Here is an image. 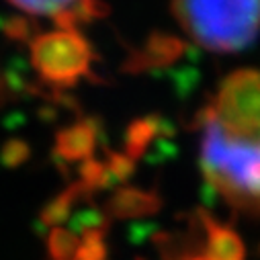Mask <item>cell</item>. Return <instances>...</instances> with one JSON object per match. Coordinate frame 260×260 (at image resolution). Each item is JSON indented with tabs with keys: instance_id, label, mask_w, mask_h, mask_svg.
Segmentation results:
<instances>
[{
	"instance_id": "obj_16",
	"label": "cell",
	"mask_w": 260,
	"mask_h": 260,
	"mask_svg": "<svg viewBox=\"0 0 260 260\" xmlns=\"http://www.w3.org/2000/svg\"><path fill=\"white\" fill-rule=\"evenodd\" d=\"M178 156V148L174 146V142L170 138H158L152 148L148 150L146 154V162L152 164V166H158V164H164V162H170Z\"/></svg>"
},
{
	"instance_id": "obj_5",
	"label": "cell",
	"mask_w": 260,
	"mask_h": 260,
	"mask_svg": "<svg viewBox=\"0 0 260 260\" xmlns=\"http://www.w3.org/2000/svg\"><path fill=\"white\" fill-rule=\"evenodd\" d=\"M184 57H199L197 47L182 41L176 35L154 31L146 37L140 49H132L123 61L121 70L125 74L140 76V74H156L168 68H174Z\"/></svg>"
},
{
	"instance_id": "obj_13",
	"label": "cell",
	"mask_w": 260,
	"mask_h": 260,
	"mask_svg": "<svg viewBox=\"0 0 260 260\" xmlns=\"http://www.w3.org/2000/svg\"><path fill=\"white\" fill-rule=\"evenodd\" d=\"M107 230H90L84 234V244L80 246L76 260H107L109 250L105 244Z\"/></svg>"
},
{
	"instance_id": "obj_6",
	"label": "cell",
	"mask_w": 260,
	"mask_h": 260,
	"mask_svg": "<svg viewBox=\"0 0 260 260\" xmlns=\"http://www.w3.org/2000/svg\"><path fill=\"white\" fill-rule=\"evenodd\" d=\"M201 232L205 234V258L207 260H244L246 246L236 230L217 221L207 209H197L192 213Z\"/></svg>"
},
{
	"instance_id": "obj_12",
	"label": "cell",
	"mask_w": 260,
	"mask_h": 260,
	"mask_svg": "<svg viewBox=\"0 0 260 260\" xmlns=\"http://www.w3.org/2000/svg\"><path fill=\"white\" fill-rule=\"evenodd\" d=\"M9 3L29 15H47L53 19L63 11H70L76 0H9Z\"/></svg>"
},
{
	"instance_id": "obj_14",
	"label": "cell",
	"mask_w": 260,
	"mask_h": 260,
	"mask_svg": "<svg viewBox=\"0 0 260 260\" xmlns=\"http://www.w3.org/2000/svg\"><path fill=\"white\" fill-rule=\"evenodd\" d=\"M107 168L113 174L115 182H127L136 174V160L129 158L127 154L107 150Z\"/></svg>"
},
{
	"instance_id": "obj_17",
	"label": "cell",
	"mask_w": 260,
	"mask_h": 260,
	"mask_svg": "<svg viewBox=\"0 0 260 260\" xmlns=\"http://www.w3.org/2000/svg\"><path fill=\"white\" fill-rule=\"evenodd\" d=\"M74 246H76V240L72 234L63 232V230H57L51 234V240H49V250H51V256L55 260H70L72 252H74Z\"/></svg>"
},
{
	"instance_id": "obj_8",
	"label": "cell",
	"mask_w": 260,
	"mask_h": 260,
	"mask_svg": "<svg viewBox=\"0 0 260 260\" xmlns=\"http://www.w3.org/2000/svg\"><path fill=\"white\" fill-rule=\"evenodd\" d=\"M162 197L158 190H144L138 186H121L107 203V213L117 219H140L160 213Z\"/></svg>"
},
{
	"instance_id": "obj_10",
	"label": "cell",
	"mask_w": 260,
	"mask_h": 260,
	"mask_svg": "<svg viewBox=\"0 0 260 260\" xmlns=\"http://www.w3.org/2000/svg\"><path fill=\"white\" fill-rule=\"evenodd\" d=\"M152 76L160 78V80H166L172 86V90L176 92V96H180V99L188 96L194 88H197V84L201 80L197 61H188V63H184V66H174V68L156 72Z\"/></svg>"
},
{
	"instance_id": "obj_11",
	"label": "cell",
	"mask_w": 260,
	"mask_h": 260,
	"mask_svg": "<svg viewBox=\"0 0 260 260\" xmlns=\"http://www.w3.org/2000/svg\"><path fill=\"white\" fill-rule=\"evenodd\" d=\"M80 176H82V184L94 192V190H101V188H111L115 186V178L113 174L109 172L107 164L94 160V158H86L80 166Z\"/></svg>"
},
{
	"instance_id": "obj_3",
	"label": "cell",
	"mask_w": 260,
	"mask_h": 260,
	"mask_svg": "<svg viewBox=\"0 0 260 260\" xmlns=\"http://www.w3.org/2000/svg\"><path fill=\"white\" fill-rule=\"evenodd\" d=\"M94 59L92 45L78 31H51L31 43V63L41 80L55 86H74L80 78H99L90 74Z\"/></svg>"
},
{
	"instance_id": "obj_9",
	"label": "cell",
	"mask_w": 260,
	"mask_h": 260,
	"mask_svg": "<svg viewBox=\"0 0 260 260\" xmlns=\"http://www.w3.org/2000/svg\"><path fill=\"white\" fill-rule=\"evenodd\" d=\"M101 129L103 125L94 117L82 119L80 123L68 129H61L55 140V152L59 154L61 160H68V162L90 158V154L96 148V140L103 134Z\"/></svg>"
},
{
	"instance_id": "obj_7",
	"label": "cell",
	"mask_w": 260,
	"mask_h": 260,
	"mask_svg": "<svg viewBox=\"0 0 260 260\" xmlns=\"http://www.w3.org/2000/svg\"><path fill=\"white\" fill-rule=\"evenodd\" d=\"M176 136V125L158 113H150L146 117L134 119L127 125L125 136H123V144H125V154L129 158H134L136 162L146 158L148 150L152 148V144L158 138H174Z\"/></svg>"
},
{
	"instance_id": "obj_1",
	"label": "cell",
	"mask_w": 260,
	"mask_h": 260,
	"mask_svg": "<svg viewBox=\"0 0 260 260\" xmlns=\"http://www.w3.org/2000/svg\"><path fill=\"white\" fill-rule=\"evenodd\" d=\"M201 132L203 186L234 211L260 217V142L232 138L217 121Z\"/></svg>"
},
{
	"instance_id": "obj_18",
	"label": "cell",
	"mask_w": 260,
	"mask_h": 260,
	"mask_svg": "<svg viewBox=\"0 0 260 260\" xmlns=\"http://www.w3.org/2000/svg\"><path fill=\"white\" fill-rule=\"evenodd\" d=\"M158 223L156 221H136L127 228V238L134 246H140V244H146V242H152L154 234L158 232Z\"/></svg>"
},
{
	"instance_id": "obj_4",
	"label": "cell",
	"mask_w": 260,
	"mask_h": 260,
	"mask_svg": "<svg viewBox=\"0 0 260 260\" xmlns=\"http://www.w3.org/2000/svg\"><path fill=\"white\" fill-rule=\"evenodd\" d=\"M211 101L215 121L228 136L260 142V70L244 68L232 72Z\"/></svg>"
},
{
	"instance_id": "obj_15",
	"label": "cell",
	"mask_w": 260,
	"mask_h": 260,
	"mask_svg": "<svg viewBox=\"0 0 260 260\" xmlns=\"http://www.w3.org/2000/svg\"><path fill=\"white\" fill-rule=\"evenodd\" d=\"M72 13H74L78 25H84V23H92L96 19H105L111 13V9L103 0H76V5L72 7Z\"/></svg>"
},
{
	"instance_id": "obj_2",
	"label": "cell",
	"mask_w": 260,
	"mask_h": 260,
	"mask_svg": "<svg viewBox=\"0 0 260 260\" xmlns=\"http://www.w3.org/2000/svg\"><path fill=\"white\" fill-rule=\"evenodd\" d=\"M172 15L205 49L236 53L260 33V0H172Z\"/></svg>"
}]
</instances>
